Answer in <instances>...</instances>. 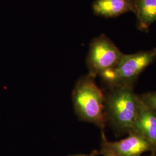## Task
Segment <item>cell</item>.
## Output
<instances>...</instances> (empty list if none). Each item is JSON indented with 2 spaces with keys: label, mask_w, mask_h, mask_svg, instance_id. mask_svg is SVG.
I'll return each instance as SVG.
<instances>
[{
  "label": "cell",
  "mask_w": 156,
  "mask_h": 156,
  "mask_svg": "<svg viewBox=\"0 0 156 156\" xmlns=\"http://www.w3.org/2000/svg\"><path fill=\"white\" fill-rule=\"evenodd\" d=\"M123 140L110 142L104 131H101V149L99 155L103 156H142L145 152L156 154L152 145L140 134L134 131L128 133Z\"/></svg>",
  "instance_id": "obj_5"
},
{
  "label": "cell",
  "mask_w": 156,
  "mask_h": 156,
  "mask_svg": "<svg viewBox=\"0 0 156 156\" xmlns=\"http://www.w3.org/2000/svg\"><path fill=\"white\" fill-rule=\"evenodd\" d=\"M156 154H154V153H151V154L149 156H156Z\"/></svg>",
  "instance_id": "obj_11"
},
{
  "label": "cell",
  "mask_w": 156,
  "mask_h": 156,
  "mask_svg": "<svg viewBox=\"0 0 156 156\" xmlns=\"http://www.w3.org/2000/svg\"><path fill=\"white\" fill-rule=\"evenodd\" d=\"M132 131L144 137L152 145L156 154V112L144 104L140 97L138 113Z\"/></svg>",
  "instance_id": "obj_6"
},
{
  "label": "cell",
  "mask_w": 156,
  "mask_h": 156,
  "mask_svg": "<svg viewBox=\"0 0 156 156\" xmlns=\"http://www.w3.org/2000/svg\"><path fill=\"white\" fill-rule=\"evenodd\" d=\"M95 79L88 73L78 80L72 94L73 106L79 120L92 123L104 131L106 125L105 94Z\"/></svg>",
  "instance_id": "obj_2"
},
{
  "label": "cell",
  "mask_w": 156,
  "mask_h": 156,
  "mask_svg": "<svg viewBox=\"0 0 156 156\" xmlns=\"http://www.w3.org/2000/svg\"><path fill=\"white\" fill-rule=\"evenodd\" d=\"M136 27L141 31L148 32L156 22V0H136Z\"/></svg>",
  "instance_id": "obj_8"
},
{
  "label": "cell",
  "mask_w": 156,
  "mask_h": 156,
  "mask_svg": "<svg viewBox=\"0 0 156 156\" xmlns=\"http://www.w3.org/2000/svg\"></svg>",
  "instance_id": "obj_12"
},
{
  "label": "cell",
  "mask_w": 156,
  "mask_h": 156,
  "mask_svg": "<svg viewBox=\"0 0 156 156\" xmlns=\"http://www.w3.org/2000/svg\"><path fill=\"white\" fill-rule=\"evenodd\" d=\"M156 60V48L123 56L117 65L99 76L108 87L134 86L145 69Z\"/></svg>",
  "instance_id": "obj_3"
},
{
  "label": "cell",
  "mask_w": 156,
  "mask_h": 156,
  "mask_svg": "<svg viewBox=\"0 0 156 156\" xmlns=\"http://www.w3.org/2000/svg\"><path fill=\"white\" fill-rule=\"evenodd\" d=\"M92 9L95 15L111 18L129 12L136 13V0H95Z\"/></svg>",
  "instance_id": "obj_7"
},
{
  "label": "cell",
  "mask_w": 156,
  "mask_h": 156,
  "mask_svg": "<svg viewBox=\"0 0 156 156\" xmlns=\"http://www.w3.org/2000/svg\"><path fill=\"white\" fill-rule=\"evenodd\" d=\"M99 155L98 151H93L91 153H90L89 154H75V155H70L68 156H98Z\"/></svg>",
  "instance_id": "obj_10"
},
{
  "label": "cell",
  "mask_w": 156,
  "mask_h": 156,
  "mask_svg": "<svg viewBox=\"0 0 156 156\" xmlns=\"http://www.w3.org/2000/svg\"><path fill=\"white\" fill-rule=\"evenodd\" d=\"M105 94V118L118 134L133 131L138 111L140 97L134 86L108 87Z\"/></svg>",
  "instance_id": "obj_1"
},
{
  "label": "cell",
  "mask_w": 156,
  "mask_h": 156,
  "mask_svg": "<svg viewBox=\"0 0 156 156\" xmlns=\"http://www.w3.org/2000/svg\"><path fill=\"white\" fill-rule=\"evenodd\" d=\"M124 53L106 35L101 34L93 39L86 58L89 74L96 78L115 67Z\"/></svg>",
  "instance_id": "obj_4"
},
{
  "label": "cell",
  "mask_w": 156,
  "mask_h": 156,
  "mask_svg": "<svg viewBox=\"0 0 156 156\" xmlns=\"http://www.w3.org/2000/svg\"><path fill=\"white\" fill-rule=\"evenodd\" d=\"M142 101L156 112V91L139 95Z\"/></svg>",
  "instance_id": "obj_9"
}]
</instances>
